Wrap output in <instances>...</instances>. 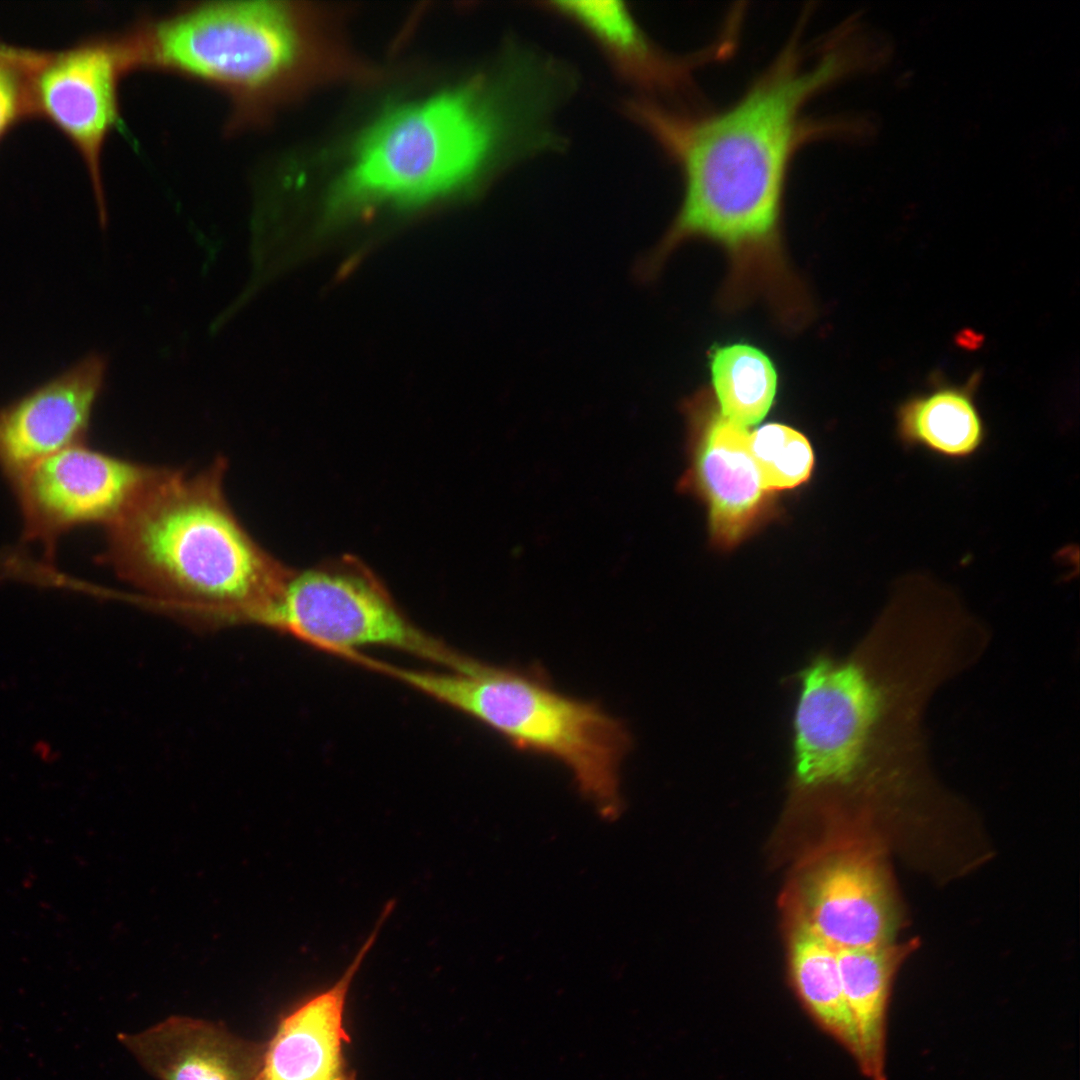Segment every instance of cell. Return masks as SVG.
Instances as JSON below:
<instances>
[{"instance_id":"6da1fadb","label":"cell","mask_w":1080,"mask_h":1080,"mask_svg":"<svg viewBox=\"0 0 1080 1080\" xmlns=\"http://www.w3.org/2000/svg\"><path fill=\"white\" fill-rule=\"evenodd\" d=\"M813 57L798 38L726 109L680 111L657 100H623L621 112L644 129L680 169L684 193L661 248L689 236L735 254L774 244L792 159L834 126L807 120L817 94L870 65L864 43L843 30Z\"/></svg>"},{"instance_id":"7a4b0ae2","label":"cell","mask_w":1080,"mask_h":1080,"mask_svg":"<svg viewBox=\"0 0 1080 1080\" xmlns=\"http://www.w3.org/2000/svg\"><path fill=\"white\" fill-rule=\"evenodd\" d=\"M493 72L378 119L338 185L337 204L422 203L561 147L554 116L577 87L572 68L512 40Z\"/></svg>"},{"instance_id":"3957f363","label":"cell","mask_w":1080,"mask_h":1080,"mask_svg":"<svg viewBox=\"0 0 1080 1080\" xmlns=\"http://www.w3.org/2000/svg\"><path fill=\"white\" fill-rule=\"evenodd\" d=\"M226 462L196 473L160 467L106 527L101 561L159 605L214 622H255L293 570L239 521L224 492Z\"/></svg>"},{"instance_id":"277c9868","label":"cell","mask_w":1080,"mask_h":1080,"mask_svg":"<svg viewBox=\"0 0 1080 1080\" xmlns=\"http://www.w3.org/2000/svg\"><path fill=\"white\" fill-rule=\"evenodd\" d=\"M288 2L185 3L129 28L137 69L182 75L221 91L232 131L263 123L305 73L308 40Z\"/></svg>"},{"instance_id":"5b68a950","label":"cell","mask_w":1080,"mask_h":1080,"mask_svg":"<svg viewBox=\"0 0 1080 1080\" xmlns=\"http://www.w3.org/2000/svg\"><path fill=\"white\" fill-rule=\"evenodd\" d=\"M393 677L485 725L511 746L556 760L607 815L619 809V772L632 740L599 704L555 689L537 671L473 659L462 671L413 670L375 660Z\"/></svg>"},{"instance_id":"8992f818","label":"cell","mask_w":1080,"mask_h":1080,"mask_svg":"<svg viewBox=\"0 0 1080 1080\" xmlns=\"http://www.w3.org/2000/svg\"><path fill=\"white\" fill-rule=\"evenodd\" d=\"M907 662L894 677L875 680L856 663L826 659L802 678L795 713V765L806 785L848 779L866 760L880 733L917 729L918 700L934 678H914ZM881 737V736H880Z\"/></svg>"},{"instance_id":"52a82bcc","label":"cell","mask_w":1080,"mask_h":1080,"mask_svg":"<svg viewBox=\"0 0 1080 1080\" xmlns=\"http://www.w3.org/2000/svg\"><path fill=\"white\" fill-rule=\"evenodd\" d=\"M263 625L346 660L367 646L404 651L450 671L462 670L470 658L415 627L352 561L293 571Z\"/></svg>"},{"instance_id":"ba28073f","label":"cell","mask_w":1080,"mask_h":1080,"mask_svg":"<svg viewBox=\"0 0 1080 1080\" xmlns=\"http://www.w3.org/2000/svg\"><path fill=\"white\" fill-rule=\"evenodd\" d=\"M135 69L125 30L87 37L59 50H42L31 75L34 118L52 123L77 148L104 224L101 154L107 137L121 123V79Z\"/></svg>"},{"instance_id":"9c48e42d","label":"cell","mask_w":1080,"mask_h":1080,"mask_svg":"<svg viewBox=\"0 0 1080 1080\" xmlns=\"http://www.w3.org/2000/svg\"><path fill=\"white\" fill-rule=\"evenodd\" d=\"M160 467L70 446L9 482L23 521V540L40 544L52 564L58 539L91 524L109 526L138 498Z\"/></svg>"},{"instance_id":"30bf717a","label":"cell","mask_w":1080,"mask_h":1080,"mask_svg":"<svg viewBox=\"0 0 1080 1080\" xmlns=\"http://www.w3.org/2000/svg\"><path fill=\"white\" fill-rule=\"evenodd\" d=\"M796 903V924L835 949L892 942L893 906L880 867L870 856H826L799 880Z\"/></svg>"},{"instance_id":"8fae6325","label":"cell","mask_w":1080,"mask_h":1080,"mask_svg":"<svg viewBox=\"0 0 1080 1080\" xmlns=\"http://www.w3.org/2000/svg\"><path fill=\"white\" fill-rule=\"evenodd\" d=\"M105 372L106 361L93 354L0 407V470L9 481L41 460L84 443Z\"/></svg>"},{"instance_id":"7c38bea8","label":"cell","mask_w":1080,"mask_h":1080,"mask_svg":"<svg viewBox=\"0 0 1080 1080\" xmlns=\"http://www.w3.org/2000/svg\"><path fill=\"white\" fill-rule=\"evenodd\" d=\"M392 908L385 906L374 928L342 975L328 988L281 1019L264 1045L258 1080H355L344 1057L350 1036L344 1026L348 993Z\"/></svg>"},{"instance_id":"4fadbf2b","label":"cell","mask_w":1080,"mask_h":1080,"mask_svg":"<svg viewBox=\"0 0 1080 1080\" xmlns=\"http://www.w3.org/2000/svg\"><path fill=\"white\" fill-rule=\"evenodd\" d=\"M706 416L695 423L688 480L707 505L713 543L728 549L764 517L770 492L752 458L747 428L719 412Z\"/></svg>"},{"instance_id":"5bb4252c","label":"cell","mask_w":1080,"mask_h":1080,"mask_svg":"<svg viewBox=\"0 0 1080 1080\" xmlns=\"http://www.w3.org/2000/svg\"><path fill=\"white\" fill-rule=\"evenodd\" d=\"M538 5L576 25L619 78L649 96H687L694 90V70L726 49L719 42L696 55H672L650 39L618 1H546Z\"/></svg>"},{"instance_id":"9a60e30c","label":"cell","mask_w":1080,"mask_h":1080,"mask_svg":"<svg viewBox=\"0 0 1080 1080\" xmlns=\"http://www.w3.org/2000/svg\"><path fill=\"white\" fill-rule=\"evenodd\" d=\"M119 1039L159 1080H258L264 1050L188 1017H171Z\"/></svg>"},{"instance_id":"2e32d148","label":"cell","mask_w":1080,"mask_h":1080,"mask_svg":"<svg viewBox=\"0 0 1080 1080\" xmlns=\"http://www.w3.org/2000/svg\"><path fill=\"white\" fill-rule=\"evenodd\" d=\"M976 384L975 378L964 385L937 384L905 399L895 415L899 443L953 462L975 457L988 435Z\"/></svg>"},{"instance_id":"e0dca14e","label":"cell","mask_w":1080,"mask_h":1080,"mask_svg":"<svg viewBox=\"0 0 1080 1080\" xmlns=\"http://www.w3.org/2000/svg\"><path fill=\"white\" fill-rule=\"evenodd\" d=\"M918 942L836 949L844 996L856 1024L861 1058L870 1080H884L887 1011L892 980Z\"/></svg>"},{"instance_id":"ac0fdd59","label":"cell","mask_w":1080,"mask_h":1080,"mask_svg":"<svg viewBox=\"0 0 1080 1080\" xmlns=\"http://www.w3.org/2000/svg\"><path fill=\"white\" fill-rule=\"evenodd\" d=\"M789 970L794 990L810 1017L859 1064L860 1042L844 996L836 949L808 928L795 924Z\"/></svg>"},{"instance_id":"d6986e66","label":"cell","mask_w":1080,"mask_h":1080,"mask_svg":"<svg viewBox=\"0 0 1080 1080\" xmlns=\"http://www.w3.org/2000/svg\"><path fill=\"white\" fill-rule=\"evenodd\" d=\"M710 368L723 417L747 428L766 416L776 394L777 374L762 351L747 344L723 346L712 354Z\"/></svg>"},{"instance_id":"ffe728a7","label":"cell","mask_w":1080,"mask_h":1080,"mask_svg":"<svg viewBox=\"0 0 1080 1080\" xmlns=\"http://www.w3.org/2000/svg\"><path fill=\"white\" fill-rule=\"evenodd\" d=\"M749 448L762 485L770 493L801 485L813 469L809 441L783 424L769 423L749 433Z\"/></svg>"},{"instance_id":"44dd1931","label":"cell","mask_w":1080,"mask_h":1080,"mask_svg":"<svg viewBox=\"0 0 1080 1080\" xmlns=\"http://www.w3.org/2000/svg\"><path fill=\"white\" fill-rule=\"evenodd\" d=\"M41 50L0 41V140L18 122L34 118L30 80Z\"/></svg>"}]
</instances>
